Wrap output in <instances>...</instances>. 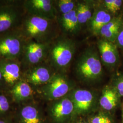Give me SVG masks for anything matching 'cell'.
I'll list each match as a JSON object with an SVG mask.
<instances>
[{"instance_id":"obj_1","label":"cell","mask_w":123,"mask_h":123,"mask_svg":"<svg viewBox=\"0 0 123 123\" xmlns=\"http://www.w3.org/2000/svg\"><path fill=\"white\" fill-rule=\"evenodd\" d=\"M57 20H51L26 13L19 30L26 40L40 43H51L58 36Z\"/></svg>"},{"instance_id":"obj_2","label":"cell","mask_w":123,"mask_h":123,"mask_svg":"<svg viewBox=\"0 0 123 123\" xmlns=\"http://www.w3.org/2000/svg\"><path fill=\"white\" fill-rule=\"evenodd\" d=\"M74 41L58 36L50 43L47 61L56 72L65 73L74 57Z\"/></svg>"},{"instance_id":"obj_3","label":"cell","mask_w":123,"mask_h":123,"mask_svg":"<svg viewBox=\"0 0 123 123\" xmlns=\"http://www.w3.org/2000/svg\"><path fill=\"white\" fill-rule=\"evenodd\" d=\"M75 72L80 79L92 81L100 79L103 68L99 53L94 48L86 49L76 62Z\"/></svg>"},{"instance_id":"obj_4","label":"cell","mask_w":123,"mask_h":123,"mask_svg":"<svg viewBox=\"0 0 123 123\" xmlns=\"http://www.w3.org/2000/svg\"><path fill=\"white\" fill-rule=\"evenodd\" d=\"M26 40L19 28L0 34V59L19 60Z\"/></svg>"},{"instance_id":"obj_5","label":"cell","mask_w":123,"mask_h":123,"mask_svg":"<svg viewBox=\"0 0 123 123\" xmlns=\"http://www.w3.org/2000/svg\"><path fill=\"white\" fill-rule=\"evenodd\" d=\"M24 0H13L0 7V35L18 28L26 12Z\"/></svg>"},{"instance_id":"obj_6","label":"cell","mask_w":123,"mask_h":123,"mask_svg":"<svg viewBox=\"0 0 123 123\" xmlns=\"http://www.w3.org/2000/svg\"><path fill=\"white\" fill-rule=\"evenodd\" d=\"M50 43H40L27 40L19 59L23 73L31 68L47 61Z\"/></svg>"},{"instance_id":"obj_7","label":"cell","mask_w":123,"mask_h":123,"mask_svg":"<svg viewBox=\"0 0 123 123\" xmlns=\"http://www.w3.org/2000/svg\"><path fill=\"white\" fill-rule=\"evenodd\" d=\"M70 83L64 73L57 72L48 83L36 89L43 99L52 101L62 98L70 91Z\"/></svg>"},{"instance_id":"obj_8","label":"cell","mask_w":123,"mask_h":123,"mask_svg":"<svg viewBox=\"0 0 123 123\" xmlns=\"http://www.w3.org/2000/svg\"><path fill=\"white\" fill-rule=\"evenodd\" d=\"M56 73L46 61L24 72L22 79L30 84L36 90L48 83Z\"/></svg>"},{"instance_id":"obj_9","label":"cell","mask_w":123,"mask_h":123,"mask_svg":"<svg viewBox=\"0 0 123 123\" xmlns=\"http://www.w3.org/2000/svg\"><path fill=\"white\" fill-rule=\"evenodd\" d=\"M23 7L27 14L51 20L57 19L58 14L55 0H24Z\"/></svg>"},{"instance_id":"obj_10","label":"cell","mask_w":123,"mask_h":123,"mask_svg":"<svg viewBox=\"0 0 123 123\" xmlns=\"http://www.w3.org/2000/svg\"><path fill=\"white\" fill-rule=\"evenodd\" d=\"M0 71L8 91L22 79L23 71L19 60L0 59Z\"/></svg>"},{"instance_id":"obj_11","label":"cell","mask_w":123,"mask_h":123,"mask_svg":"<svg viewBox=\"0 0 123 123\" xmlns=\"http://www.w3.org/2000/svg\"><path fill=\"white\" fill-rule=\"evenodd\" d=\"M34 100L33 99L17 105L15 115L16 123H42L39 110Z\"/></svg>"},{"instance_id":"obj_12","label":"cell","mask_w":123,"mask_h":123,"mask_svg":"<svg viewBox=\"0 0 123 123\" xmlns=\"http://www.w3.org/2000/svg\"><path fill=\"white\" fill-rule=\"evenodd\" d=\"M97 47L102 63L109 68H114L119 62V52L114 43L102 38L98 42Z\"/></svg>"},{"instance_id":"obj_13","label":"cell","mask_w":123,"mask_h":123,"mask_svg":"<svg viewBox=\"0 0 123 123\" xmlns=\"http://www.w3.org/2000/svg\"><path fill=\"white\" fill-rule=\"evenodd\" d=\"M14 103L18 105L34 99L36 90L25 80L22 79L9 90Z\"/></svg>"},{"instance_id":"obj_14","label":"cell","mask_w":123,"mask_h":123,"mask_svg":"<svg viewBox=\"0 0 123 123\" xmlns=\"http://www.w3.org/2000/svg\"><path fill=\"white\" fill-rule=\"evenodd\" d=\"M50 107L51 117L57 122L63 120L74 110V104L71 99L62 98L52 101Z\"/></svg>"},{"instance_id":"obj_15","label":"cell","mask_w":123,"mask_h":123,"mask_svg":"<svg viewBox=\"0 0 123 123\" xmlns=\"http://www.w3.org/2000/svg\"><path fill=\"white\" fill-rule=\"evenodd\" d=\"M113 18L111 14L105 7L94 10L92 17L88 22V27L93 35H99L102 28Z\"/></svg>"},{"instance_id":"obj_16","label":"cell","mask_w":123,"mask_h":123,"mask_svg":"<svg viewBox=\"0 0 123 123\" xmlns=\"http://www.w3.org/2000/svg\"><path fill=\"white\" fill-rule=\"evenodd\" d=\"M71 100L74 109L79 112L87 111L92 107L94 97L92 92L86 89H78L72 93Z\"/></svg>"},{"instance_id":"obj_17","label":"cell","mask_w":123,"mask_h":123,"mask_svg":"<svg viewBox=\"0 0 123 123\" xmlns=\"http://www.w3.org/2000/svg\"><path fill=\"white\" fill-rule=\"evenodd\" d=\"M76 8L68 13L57 16L56 20L59 27L64 32L74 34L81 27L77 17Z\"/></svg>"},{"instance_id":"obj_18","label":"cell","mask_w":123,"mask_h":123,"mask_svg":"<svg viewBox=\"0 0 123 123\" xmlns=\"http://www.w3.org/2000/svg\"><path fill=\"white\" fill-rule=\"evenodd\" d=\"M119 96L114 88L106 87L103 90L99 100L100 105L105 110H112L117 105Z\"/></svg>"},{"instance_id":"obj_19","label":"cell","mask_w":123,"mask_h":123,"mask_svg":"<svg viewBox=\"0 0 123 123\" xmlns=\"http://www.w3.org/2000/svg\"><path fill=\"white\" fill-rule=\"evenodd\" d=\"M16 105L9 91L0 92V118H11L12 111H15Z\"/></svg>"},{"instance_id":"obj_20","label":"cell","mask_w":123,"mask_h":123,"mask_svg":"<svg viewBox=\"0 0 123 123\" xmlns=\"http://www.w3.org/2000/svg\"><path fill=\"white\" fill-rule=\"evenodd\" d=\"M77 17L80 27L86 23H88L92 17L94 11H92V6L87 2H80L76 6Z\"/></svg>"},{"instance_id":"obj_21","label":"cell","mask_w":123,"mask_h":123,"mask_svg":"<svg viewBox=\"0 0 123 123\" xmlns=\"http://www.w3.org/2000/svg\"><path fill=\"white\" fill-rule=\"evenodd\" d=\"M55 6L58 15H63L68 13L76 8V2L72 0H55Z\"/></svg>"},{"instance_id":"obj_22","label":"cell","mask_w":123,"mask_h":123,"mask_svg":"<svg viewBox=\"0 0 123 123\" xmlns=\"http://www.w3.org/2000/svg\"><path fill=\"white\" fill-rule=\"evenodd\" d=\"M104 6L109 12L116 13L121 8L123 1L121 0H105L104 2Z\"/></svg>"},{"instance_id":"obj_23","label":"cell","mask_w":123,"mask_h":123,"mask_svg":"<svg viewBox=\"0 0 123 123\" xmlns=\"http://www.w3.org/2000/svg\"><path fill=\"white\" fill-rule=\"evenodd\" d=\"M114 89L119 96L123 97V75L119 76L115 81Z\"/></svg>"},{"instance_id":"obj_24","label":"cell","mask_w":123,"mask_h":123,"mask_svg":"<svg viewBox=\"0 0 123 123\" xmlns=\"http://www.w3.org/2000/svg\"><path fill=\"white\" fill-rule=\"evenodd\" d=\"M91 123H112V121L108 116L104 115H99L92 118Z\"/></svg>"},{"instance_id":"obj_25","label":"cell","mask_w":123,"mask_h":123,"mask_svg":"<svg viewBox=\"0 0 123 123\" xmlns=\"http://www.w3.org/2000/svg\"><path fill=\"white\" fill-rule=\"evenodd\" d=\"M115 43L117 46L123 48V24L120 29Z\"/></svg>"},{"instance_id":"obj_26","label":"cell","mask_w":123,"mask_h":123,"mask_svg":"<svg viewBox=\"0 0 123 123\" xmlns=\"http://www.w3.org/2000/svg\"><path fill=\"white\" fill-rule=\"evenodd\" d=\"M5 91H8V90L6 87L2 73L0 71V92Z\"/></svg>"},{"instance_id":"obj_27","label":"cell","mask_w":123,"mask_h":123,"mask_svg":"<svg viewBox=\"0 0 123 123\" xmlns=\"http://www.w3.org/2000/svg\"><path fill=\"white\" fill-rule=\"evenodd\" d=\"M0 123H13L11 118H0Z\"/></svg>"},{"instance_id":"obj_28","label":"cell","mask_w":123,"mask_h":123,"mask_svg":"<svg viewBox=\"0 0 123 123\" xmlns=\"http://www.w3.org/2000/svg\"><path fill=\"white\" fill-rule=\"evenodd\" d=\"M13 0H0V7L12 2Z\"/></svg>"},{"instance_id":"obj_29","label":"cell","mask_w":123,"mask_h":123,"mask_svg":"<svg viewBox=\"0 0 123 123\" xmlns=\"http://www.w3.org/2000/svg\"><path fill=\"white\" fill-rule=\"evenodd\" d=\"M121 108H122V123H123V102Z\"/></svg>"},{"instance_id":"obj_30","label":"cell","mask_w":123,"mask_h":123,"mask_svg":"<svg viewBox=\"0 0 123 123\" xmlns=\"http://www.w3.org/2000/svg\"></svg>"}]
</instances>
